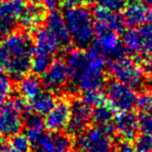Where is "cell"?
I'll use <instances>...</instances> for the list:
<instances>
[{"instance_id":"24","label":"cell","mask_w":152,"mask_h":152,"mask_svg":"<svg viewBox=\"0 0 152 152\" xmlns=\"http://www.w3.org/2000/svg\"><path fill=\"white\" fill-rule=\"evenodd\" d=\"M114 112L112 106L108 103H104L102 105L94 108L92 112V121L97 126H107L111 125L114 120Z\"/></svg>"},{"instance_id":"7","label":"cell","mask_w":152,"mask_h":152,"mask_svg":"<svg viewBox=\"0 0 152 152\" xmlns=\"http://www.w3.org/2000/svg\"><path fill=\"white\" fill-rule=\"evenodd\" d=\"M107 100L117 113L130 112L137 105L138 95L136 90L117 80L110 81L107 85Z\"/></svg>"},{"instance_id":"37","label":"cell","mask_w":152,"mask_h":152,"mask_svg":"<svg viewBox=\"0 0 152 152\" xmlns=\"http://www.w3.org/2000/svg\"><path fill=\"white\" fill-rule=\"evenodd\" d=\"M2 152H18V151L15 150L10 144H5L3 147V149H2Z\"/></svg>"},{"instance_id":"9","label":"cell","mask_w":152,"mask_h":152,"mask_svg":"<svg viewBox=\"0 0 152 152\" xmlns=\"http://www.w3.org/2000/svg\"><path fill=\"white\" fill-rule=\"evenodd\" d=\"M95 47L104 56V59H115L121 56L123 52L121 40L118 33L95 24Z\"/></svg>"},{"instance_id":"31","label":"cell","mask_w":152,"mask_h":152,"mask_svg":"<svg viewBox=\"0 0 152 152\" xmlns=\"http://www.w3.org/2000/svg\"><path fill=\"white\" fill-rule=\"evenodd\" d=\"M140 129L144 133L152 136V110L151 112H141L139 116Z\"/></svg>"},{"instance_id":"40","label":"cell","mask_w":152,"mask_h":152,"mask_svg":"<svg viewBox=\"0 0 152 152\" xmlns=\"http://www.w3.org/2000/svg\"><path fill=\"white\" fill-rule=\"evenodd\" d=\"M5 1H10V0H0V3H1V2H5Z\"/></svg>"},{"instance_id":"27","label":"cell","mask_w":152,"mask_h":152,"mask_svg":"<svg viewBox=\"0 0 152 152\" xmlns=\"http://www.w3.org/2000/svg\"><path fill=\"white\" fill-rule=\"evenodd\" d=\"M82 99L91 108H97V106L106 103L107 96L100 90H97V91H91L84 93V96H83Z\"/></svg>"},{"instance_id":"35","label":"cell","mask_w":152,"mask_h":152,"mask_svg":"<svg viewBox=\"0 0 152 152\" xmlns=\"http://www.w3.org/2000/svg\"><path fill=\"white\" fill-rule=\"evenodd\" d=\"M64 5H66L67 7H72V6H79L83 5L84 3H86L89 0H60Z\"/></svg>"},{"instance_id":"28","label":"cell","mask_w":152,"mask_h":152,"mask_svg":"<svg viewBox=\"0 0 152 152\" xmlns=\"http://www.w3.org/2000/svg\"><path fill=\"white\" fill-rule=\"evenodd\" d=\"M134 147L136 152H152V136L143 132L136 136Z\"/></svg>"},{"instance_id":"23","label":"cell","mask_w":152,"mask_h":152,"mask_svg":"<svg viewBox=\"0 0 152 152\" xmlns=\"http://www.w3.org/2000/svg\"><path fill=\"white\" fill-rule=\"evenodd\" d=\"M57 99L55 98L54 93L50 91H42L37 96H35L28 102L31 112L39 116H44L50 113Z\"/></svg>"},{"instance_id":"8","label":"cell","mask_w":152,"mask_h":152,"mask_svg":"<svg viewBox=\"0 0 152 152\" xmlns=\"http://www.w3.org/2000/svg\"><path fill=\"white\" fill-rule=\"evenodd\" d=\"M25 115L16 105L12 98L0 103V136L12 138L24 127Z\"/></svg>"},{"instance_id":"20","label":"cell","mask_w":152,"mask_h":152,"mask_svg":"<svg viewBox=\"0 0 152 152\" xmlns=\"http://www.w3.org/2000/svg\"><path fill=\"white\" fill-rule=\"evenodd\" d=\"M46 125L45 120H42V116L31 112L28 113L24 118V130L25 136L28 138L31 145L35 146L42 136L46 134L45 132Z\"/></svg>"},{"instance_id":"33","label":"cell","mask_w":152,"mask_h":152,"mask_svg":"<svg viewBox=\"0 0 152 152\" xmlns=\"http://www.w3.org/2000/svg\"><path fill=\"white\" fill-rule=\"evenodd\" d=\"M114 152H136V149L128 142L124 141L121 144H119V146H117V148L115 149Z\"/></svg>"},{"instance_id":"30","label":"cell","mask_w":152,"mask_h":152,"mask_svg":"<svg viewBox=\"0 0 152 152\" xmlns=\"http://www.w3.org/2000/svg\"><path fill=\"white\" fill-rule=\"evenodd\" d=\"M12 90V83L10 78L4 73H0V103L5 101V99L10 95Z\"/></svg>"},{"instance_id":"32","label":"cell","mask_w":152,"mask_h":152,"mask_svg":"<svg viewBox=\"0 0 152 152\" xmlns=\"http://www.w3.org/2000/svg\"><path fill=\"white\" fill-rule=\"evenodd\" d=\"M137 106L141 112H151L152 110V93L144 92L138 96Z\"/></svg>"},{"instance_id":"22","label":"cell","mask_w":152,"mask_h":152,"mask_svg":"<svg viewBox=\"0 0 152 152\" xmlns=\"http://www.w3.org/2000/svg\"><path fill=\"white\" fill-rule=\"evenodd\" d=\"M42 91V81L37 74H26L19 79L18 92L21 97L30 101Z\"/></svg>"},{"instance_id":"38","label":"cell","mask_w":152,"mask_h":152,"mask_svg":"<svg viewBox=\"0 0 152 152\" xmlns=\"http://www.w3.org/2000/svg\"><path fill=\"white\" fill-rule=\"evenodd\" d=\"M136 1H139V2H141V3H144V4H147V5L152 6V0H136Z\"/></svg>"},{"instance_id":"2","label":"cell","mask_w":152,"mask_h":152,"mask_svg":"<svg viewBox=\"0 0 152 152\" xmlns=\"http://www.w3.org/2000/svg\"><path fill=\"white\" fill-rule=\"evenodd\" d=\"M70 79L75 89L83 93L100 90L106 83V59L95 46L87 50L86 62Z\"/></svg>"},{"instance_id":"39","label":"cell","mask_w":152,"mask_h":152,"mask_svg":"<svg viewBox=\"0 0 152 152\" xmlns=\"http://www.w3.org/2000/svg\"><path fill=\"white\" fill-rule=\"evenodd\" d=\"M4 145H5V143H4L1 139H0V152H2V149H3Z\"/></svg>"},{"instance_id":"19","label":"cell","mask_w":152,"mask_h":152,"mask_svg":"<svg viewBox=\"0 0 152 152\" xmlns=\"http://www.w3.org/2000/svg\"><path fill=\"white\" fill-rule=\"evenodd\" d=\"M46 27L57 38L62 48H67L72 43L69 33L66 27L63 15L58 10H51L46 18Z\"/></svg>"},{"instance_id":"36","label":"cell","mask_w":152,"mask_h":152,"mask_svg":"<svg viewBox=\"0 0 152 152\" xmlns=\"http://www.w3.org/2000/svg\"><path fill=\"white\" fill-rule=\"evenodd\" d=\"M143 66H144V68L147 70V72L152 74V53L151 54L146 55V57H145L144 61H143Z\"/></svg>"},{"instance_id":"34","label":"cell","mask_w":152,"mask_h":152,"mask_svg":"<svg viewBox=\"0 0 152 152\" xmlns=\"http://www.w3.org/2000/svg\"><path fill=\"white\" fill-rule=\"evenodd\" d=\"M40 3L48 10H55L58 5V0H40Z\"/></svg>"},{"instance_id":"25","label":"cell","mask_w":152,"mask_h":152,"mask_svg":"<svg viewBox=\"0 0 152 152\" xmlns=\"http://www.w3.org/2000/svg\"><path fill=\"white\" fill-rule=\"evenodd\" d=\"M53 62V56L47 54H42V53L34 52L32 55V61H31V70L33 73L40 75L44 74L47 71L50 65Z\"/></svg>"},{"instance_id":"12","label":"cell","mask_w":152,"mask_h":152,"mask_svg":"<svg viewBox=\"0 0 152 152\" xmlns=\"http://www.w3.org/2000/svg\"><path fill=\"white\" fill-rule=\"evenodd\" d=\"M70 79L68 68L62 59H53L50 67L42 74V85L52 93H57L67 85Z\"/></svg>"},{"instance_id":"14","label":"cell","mask_w":152,"mask_h":152,"mask_svg":"<svg viewBox=\"0 0 152 152\" xmlns=\"http://www.w3.org/2000/svg\"><path fill=\"white\" fill-rule=\"evenodd\" d=\"M123 20L130 27H140L152 23V6L134 1L126 4L123 10Z\"/></svg>"},{"instance_id":"29","label":"cell","mask_w":152,"mask_h":152,"mask_svg":"<svg viewBox=\"0 0 152 152\" xmlns=\"http://www.w3.org/2000/svg\"><path fill=\"white\" fill-rule=\"evenodd\" d=\"M127 0H97L98 6L111 12H119L124 10Z\"/></svg>"},{"instance_id":"10","label":"cell","mask_w":152,"mask_h":152,"mask_svg":"<svg viewBox=\"0 0 152 152\" xmlns=\"http://www.w3.org/2000/svg\"><path fill=\"white\" fill-rule=\"evenodd\" d=\"M91 106L82 98H75L70 101V118L66 130L72 136H78L87 128L92 120Z\"/></svg>"},{"instance_id":"18","label":"cell","mask_w":152,"mask_h":152,"mask_svg":"<svg viewBox=\"0 0 152 152\" xmlns=\"http://www.w3.org/2000/svg\"><path fill=\"white\" fill-rule=\"evenodd\" d=\"M46 7L42 3L26 4L20 18V24L26 30L38 29L39 26L46 21Z\"/></svg>"},{"instance_id":"5","label":"cell","mask_w":152,"mask_h":152,"mask_svg":"<svg viewBox=\"0 0 152 152\" xmlns=\"http://www.w3.org/2000/svg\"><path fill=\"white\" fill-rule=\"evenodd\" d=\"M109 70L115 80L126 85L134 90H140L145 85L144 69L137 62L127 56L117 57L112 59Z\"/></svg>"},{"instance_id":"4","label":"cell","mask_w":152,"mask_h":152,"mask_svg":"<svg viewBox=\"0 0 152 152\" xmlns=\"http://www.w3.org/2000/svg\"><path fill=\"white\" fill-rule=\"evenodd\" d=\"M114 131L113 124L86 128L77 136L75 147L78 152H113Z\"/></svg>"},{"instance_id":"17","label":"cell","mask_w":152,"mask_h":152,"mask_svg":"<svg viewBox=\"0 0 152 152\" xmlns=\"http://www.w3.org/2000/svg\"><path fill=\"white\" fill-rule=\"evenodd\" d=\"M62 48L57 38L47 27L36 29L34 37V52L54 56Z\"/></svg>"},{"instance_id":"16","label":"cell","mask_w":152,"mask_h":152,"mask_svg":"<svg viewBox=\"0 0 152 152\" xmlns=\"http://www.w3.org/2000/svg\"><path fill=\"white\" fill-rule=\"evenodd\" d=\"M114 129L119 138L125 142L134 140L140 129L139 117L132 112L118 113L114 118Z\"/></svg>"},{"instance_id":"1","label":"cell","mask_w":152,"mask_h":152,"mask_svg":"<svg viewBox=\"0 0 152 152\" xmlns=\"http://www.w3.org/2000/svg\"><path fill=\"white\" fill-rule=\"evenodd\" d=\"M5 53L4 70L12 79H20L31 69L34 41L27 31H14L1 42Z\"/></svg>"},{"instance_id":"15","label":"cell","mask_w":152,"mask_h":152,"mask_svg":"<svg viewBox=\"0 0 152 152\" xmlns=\"http://www.w3.org/2000/svg\"><path fill=\"white\" fill-rule=\"evenodd\" d=\"M34 148L36 152H72L74 143L67 134L50 132L45 134Z\"/></svg>"},{"instance_id":"6","label":"cell","mask_w":152,"mask_h":152,"mask_svg":"<svg viewBox=\"0 0 152 152\" xmlns=\"http://www.w3.org/2000/svg\"><path fill=\"white\" fill-rule=\"evenodd\" d=\"M123 49L132 55H148L152 53V24L132 27L122 35Z\"/></svg>"},{"instance_id":"13","label":"cell","mask_w":152,"mask_h":152,"mask_svg":"<svg viewBox=\"0 0 152 152\" xmlns=\"http://www.w3.org/2000/svg\"><path fill=\"white\" fill-rule=\"evenodd\" d=\"M70 118V101L66 98L57 100L55 105L46 115L45 125L50 132H60L66 129Z\"/></svg>"},{"instance_id":"21","label":"cell","mask_w":152,"mask_h":152,"mask_svg":"<svg viewBox=\"0 0 152 152\" xmlns=\"http://www.w3.org/2000/svg\"><path fill=\"white\" fill-rule=\"evenodd\" d=\"M94 23L102 27L110 29L112 31L119 33L123 31L124 20L123 18L115 12L104 10L102 7H96L94 10Z\"/></svg>"},{"instance_id":"11","label":"cell","mask_w":152,"mask_h":152,"mask_svg":"<svg viewBox=\"0 0 152 152\" xmlns=\"http://www.w3.org/2000/svg\"><path fill=\"white\" fill-rule=\"evenodd\" d=\"M23 0H10L0 3V35L8 36L16 29L25 7Z\"/></svg>"},{"instance_id":"26","label":"cell","mask_w":152,"mask_h":152,"mask_svg":"<svg viewBox=\"0 0 152 152\" xmlns=\"http://www.w3.org/2000/svg\"><path fill=\"white\" fill-rule=\"evenodd\" d=\"M10 145L18 152H30L32 146L25 133H18L12 136Z\"/></svg>"},{"instance_id":"3","label":"cell","mask_w":152,"mask_h":152,"mask_svg":"<svg viewBox=\"0 0 152 152\" xmlns=\"http://www.w3.org/2000/svg\"><path fill=\"white\" fill-rule=\"evenodd\" d=\"M63 18L72 42L79 48L89 46L95 37V23L90 10L84 5L66 7Z\"/></svg>"}]
</instances>
